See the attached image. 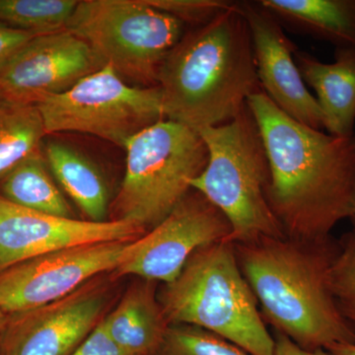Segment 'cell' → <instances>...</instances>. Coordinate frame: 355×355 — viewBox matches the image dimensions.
Listing matches in <instances>:
<instances>
[{"label":"cell","mask_w":355,"mask_h":355,"mask_svg":"<svg viewBox=\"0 0 355 355\" xmlns=\"http://www.w3.org/2000/svg\"><path fill=\"white\" fill-rule=\"evenodd\" d=\"M247 105L270 163L266 198L284 234L306 241L329 237L354 211V137H334L299 123L261 89Z\"/></svg>","instance_id":"6da1fadb"},{"label":"cell","mask_w":355,"mask_h":355,"mask_svg":"<svg viewBox=\"0 0 355 355\" xmlns=\"http://www.w3.org/2000/svg\"><path fill=\"white\" fill-rule=\"evenodd\" d=\"M234 247L261 316L277 333L308 350L355 343V330L331 288V268L340 242L331 236L316 241L284 236Z\"/></svg>","instance_id":"7a4b0ae2"},{"label":"cell","mask_w":355,"mask_h":355,"mask_svg":"<svg viewBox=\"0 0 355 355\" xmlns=\"http://www.w3.org/2000/svg\"><path fill=\"white\" fill-rule=\"evenodd\" d=\"M166 120L200 130L235 118L261 90L249 26L238 1L184 35L158 73Z\"/></svg>","instance_id":"3957f363"},{"label":"cell","mask_w":355,"mask_h":355,"mask_svg":"<svg viewBox=\"0 0 355 355\" xmlns=\"http://www.w3.org/2000/svg\"><path fill=\"white\" fill-rule=\"evenodd\" d=\"M158 300L170 326L202 329L251 355H275V338L238 265L233 243L224 240L198 250Z\"/></svg>","instance_id":"277c9868"},{"label":"cell","mask_w":355,"mask_h":355,"mask_svg":"<svg viewBox=\"0 0 355 355\" xmlns=\"http://www.w3.org/2000/svg\"><path fill=\"white\" fill-rule=\"evenodd\" d=\"M200 135L209 160L190 186L227 219L231 234L226 241L246 244L286 236L266 198L270 163L260 128L248 105L233 120L205 128Z\"/></svg>","instance_id":"5b68a950"},{"label":"cell","mask_w":355,"mask_h":355,"mask_svg":"<svg viewBox=\"0 0 355 355\" xmlns=\"http://www.w3.org/2000/svg\"><path fill=\"white\" fill-rule=\"evenodd\" d=\"M125 149L127 169L112 219L150 230L191 190V180L207 164V146L197 130L163 120L135 135Z\"/></svg>","instance_id":"8992f818"},{"label":"cell","mask_w":355,"mask_h":355,"mask_svg":"<svg viewBox=\"0 0 355 355\" xmlns=\"http://www.w3.org/2000/svg\"><path fill=\"white\" fill-rule=\"evenodd\" d=\"M184 27L146 0H79L67 30L87 42L123 79L153 87Z\"/></svg>","instance_id":"52a82bcc"},{"label":"cell","mask_w":355,"mask_h":355,"mask_svg":"<svg viewBox=\"0 0 355 355\" xmlns=\"http://www.w3.org/2000/svg\"><path fill=\"white\" fill-rule=\"evenodd\" d=\"M36 106L46 135L88 133L123 148L137 133L166 120L158 86L128 85L107 64L67 92Z\"/></svg>","instance_id":"ba28073f"},{"label":"cell","mask_w":355,"mask_h":355,"mask_svg":"<svg viewBox=\"0 0 355 355\" xmlns=\"http://www.w3.org/2000/svg\"><path fill=\"white\" fill-rule=\"evenodd\" d=\"M230 234V224L220 210L191 190L169 216L130 242L114 272L171 284L198 250L227 240Z\"/></svg>","instance_id":"9c48e42d"},{"label":"cell","mask_w":355,"mask_h":355,"mask_svg":"<svg viewBox=\"0 0 355 355\" xmlns=\"http://www.w3.org/2000/svg\"><path fill=\"white\" fill-rule=\"evenodd\" d=\"M132 241L67 248L0 272V307L7 315L55 302L102 273L114 272Z\"/></svg>","instance_id":"30bf717a"},{"label":"cell","mask_w":355,"mask_h":355,"mask_svg":"<svg viewBox=\"0 0 355 355\" xmlns=\"http://www.w3.org/2000/svg\"><path fill=\"white\" fill-rule=\"evenodd\" d=\"M107 289L96 279L49 304L9 315L0 355H70L102 321Z\"/></svg>","instance_id":"8fae6325"},{"label":"cell","mask_w":355,"mask_h":355,"mask_svg":"<svg viewBox=\"0 0 355 355\" xmlns=\"http://www.w3.org/2000/svg\"><path fill=\"white\" fill-rule=\"evenodd\" d=\"M146 230L135 222H93L34 211L0 196V272L22 261L67 248L133 241Z\"/></svg>","instance_id":"7c38bea8"},{"label":"cell","mask_w":355,"mask_h":355,"mask_svg":"<svg viewBox=\"0 0 355 355\" xmlns=\"http://www.w3.org/2000/svg\"><path fill=\"white\" fill-rule=\"evenodd\" d=\"M105 64L92 46L71 32L40 35L20 49L0 72V91L37 105L62 94Z\"/></svg>","instance_id":"4fadbf2b"},{"label":"cell","mask_w":355,"mask_h":355,"mask_svg":"<svg viewBox=\"0 0 355 355\" xmlns=\"http://www.w3.org/2000/svg\"><path fill=\"white\" fill-rule=\"evenodd\" d=\"M251 34L257 74L261 90L294 120L324 130L323 113L296 65L298 50L284 26L260 1H238Z\"/></svg>","instance_id":"5bb4252c"},{"label":"cell","mask_w":355,"mask_h":355,"mask_svg":"<svg viewBox=\"0 0 355 355\" xmlns=\"http://www.w3.org/2000/svg\"><path fill=\"white\" fill-rule=\"evenodd\" d=\"M294 58L306 85L316 92L327 133L354 137L355 49H336L333 64H324L299 50Z\"/></svg>","instance_id":"9a60e30c"},{"label":"cell","mask_w":355,"mask_h":355,"mask_svg":"<svg viewBox=\"0 0 355 355\" xmlns=\"http://www.w3.org/2000/svg\"><path fill=\"white\" fill-rule=\"evenodd\" d=\"M155 282L130 287L101 324L109 338L128 355H156L169 323L156 293Z\"/></svg>","instance_id":"2e32d148"},{"label":"cell","mask_w":355,"mask_h":355,"mask_svg":"<svg viewBox=\"0 0 355 355\" xmlns=\"http://www.w3.org/2000/svg\"><path fill=\"white\" fill-rule=\"evenodd\" d=\"M42 150L55 181L86 220H109L108 184L99 167L76 147L62 142H48Z\"/></svg>","instance_id":"e0dca14e"},{"label":"cell","mask_w":355,"mask_h":355,"mask_svg":"<svg viewBox=\"0 0 355 355\" xmlns=\"http://www.w3.org/2000/svg\"><path fill=\"white\" fill-rule=\"evenodd\" d=\"M270 13L295 31L355 49V0H261Z\"/></svg>","instance_id":"ac0fdd59"},{"label":"cell","mask_w":355,"mask_h":355,"mask_svg":"<svg viewBox=\"0 0 355 355\" xmlns=\"http://www.w3.org/2000/svg\"><path fill=\"white\" fill-rule=\"evenodd\" d=\"M0 196L24 209L76 218L64 191L49 169L43 150L22 159L0 176Z\"/></svg>","instance_id":"d6986e66"},{"label":"cell","mask_w":355,"mask_h":355,"mask_svg":"<svg viewBox=\"0 0 355 355\" xmlns=\"http://www.w3.org/2000/svg\"><path fill=\"white\" fill-rule=\"evenodd\" d=\"M46 135L36 105L18 101L0 91V176L42 150Z\"/></svg>","instance_id":"ffe728a7"},{"label":"cell","mask_w":355,"mask_h":355,"mask_svg":"<svg viewBox=\"0 0 355 355\" xmlns=\"http://www.w3.org/2000/svg\"><path fill=\"white\" fill-rule=\"evenodd\" d=\"M78 1L0 0V23L36 35L64 31Z\"/></svg>","instance_id":"44dd1931"},{"label":"cell","mask_w":355,"mask_h":355,"mask_svg":"<svg viewBox=\"0 0 355 355\" xmlns=\"http://www.w3.org/2000/svg\"><path fill=\"white\" fill-rule=\"evenodd\" d=\"M156 355H251L220 336L186 324H171Z\"/></svg>","instance_id":"7402d4cb"},{"label":"cell","mask_w":355,"mask_h":355,"mask_svg":"<svg viewBox=\"0 0 355 355\" xmlns=\"http://www.w3.org/2000/svg\"><path fill=\"white\" fill-rule=\"evenodd\" d=\"M331 268V292L338 309L355 330V229L340 240Z\"/></svg>","instance_id":"603a6c76"},{"label":"cell","mask_w":355,"mask_h":355,"mask_svg":"<svg viewBox=\"0 0 355 355\" xmlns=\"http://www.w3.org/2000/svg\"><path fill=\"white\" fill-rule=\"evenodd\" d=\"M149 6L174 16L184 25L207 24L233 6L231 0H146Z\"/></svg>","instance_id":"cb8c5ba5"},{"label":"cell","mask_w":355,"mask_h":355,"mask_svg":"<svg viewBox=\"0 0 355 355\" xmlns=\"http://www.w3.org/2000/svg\"><path fill=\"white\" fill-rule=\"evenodd\" d=\"M36 36L40 35L22 31L0 23V72L18 51Z\"/></svg>","instance_id":"d4e9b609"},{"label":"cell","mask_w":355,"mask_h":355,"mask_svg":"<svg viewBox=\"0 0 355 355\" xmlns=\"http://www.w3.org/2000/svg\"><path fill=\"white\" fill-rule=\"evenodd\" d=\"M70 355H128L109 338L101 322L88 338Z\"/></svg>","instance_id":"484cf974"},{"label":"cell","mask_w":355,"mask_h":355,"mask_svg":"<svg viewBox=\"0 0 355 355\" xmlns=\"http://www.w3.org/2000/svg\"><path fill=\"white\" fill-rule=\"evenodd\" d=\"M275 355H335L327 349L308 350L302 349L289 340L287 336L277 333L275 336Z\"/></svg>","instance_id":"4316f807"},{"label":"cell","mask_w":355,"mask_h":355,"mask_svg":"<svg viewBox=\"0 0 355 355\" xmlns=\"http://www.w3.org/2000/svg\"><path fill=\"white\" fill-rule=\"evenodd\" d=\"M327 350L335 355H355V343L336 345Z\"/></svg>","instance_id":"83f0119b"},{"label":"cell","mask_w":355,"mask_h":355,"mask_svg":"<svg viewBox=\"0 0 355 355\" xmlns=\"http://www.w3.org/2000/svg\"><path fill=\"white\" fill-rule=\"evenodd\" d=\"M8 315L4 312L3 310L0 307V335H1L2 331L6 329L7 321H8Z\"/></svg>","instance_id":"f1b7e54d"},{"label":"cell","mask_w":355,"mask_h":355,"mask_svg":"<svg viewBox=\"0 0 355 355\" xmlns=\"http://www.w3.org/2000/svg\"><path fill=\"white\" fill-rule=\"evenodd\" d=\"M354 139H355V135H354ZM352 220H354L355 224V197H354V211H352Z\"/></svg>","instance_id":"f546056e"}]
</instances>
